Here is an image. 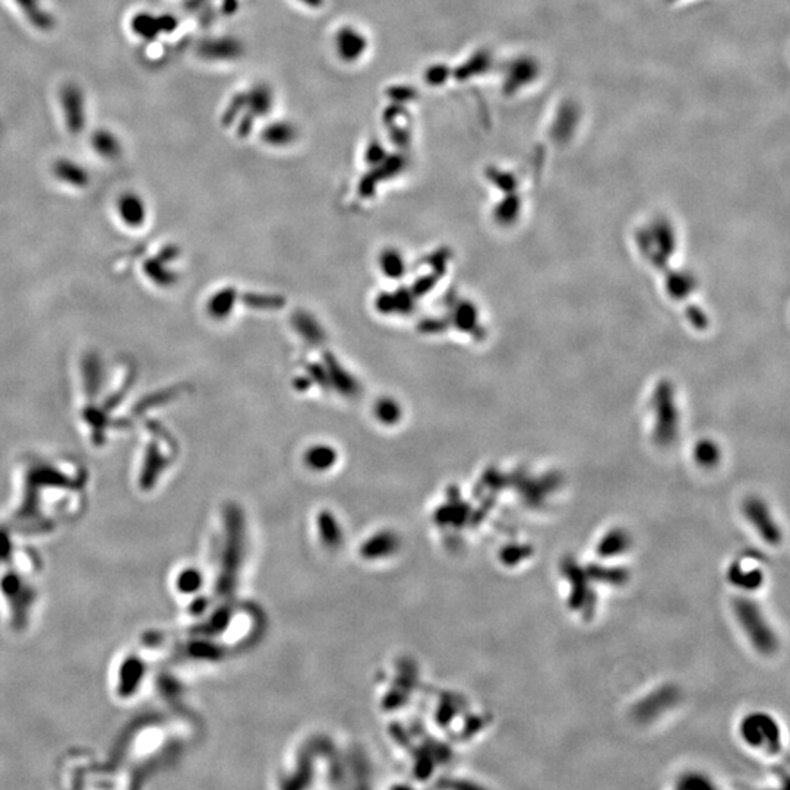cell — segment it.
Wrapping results in <instances>:
<instances>
[{"mask_svg": "<svg viewBox=\"0 0 790 790\" xmlns=\"http://www.w3.org/2000/svg\"><path fill=\"white\" fill-rule=\"evenodd\" d=\"M746 514H748V520L749 523L754 525V528L757 530L758 535L770 543H777L780 542V528L777 525V523L772 518V516L762 508L758 505H749L746 508Z\"/></svg>", "mask_w": 790, "mask_h": 790, "instance_id": "cell-3", "label": "cell"}, {"mask_svg": "<svg viewBox=\"0 0 790 790\" xmlns=\"http://www.w3.org/2000/svg\"><path fill=\"white\" fill-rule=\"evenodd\" d=\"M119 211H121V217L125 219V221L128 224H141L144 221V207L141 204V201L138 200L135 196H122V200L119 201Z\"/></svg>", "mask_w": 790, "mask_h": 790, "instance_id": "cell-4", "label": "cell"}, {"mask_svg": "<svg viewBox=\"0 0 790 790\" xmlns=\"http://www.w3.org/2000/svg\"><path fill=\"white\" fill-rule=\"evenodd\" d=\"M739 734L746 745L768 754L780 750V726L768 715L753 713L746 716L739 727Z\"/></svg>", "mask_w": 790, "mask_h": 790, "instance_id": "cell-2", "label": "cell"}, {"mask_svg": "<svg viewBox=\"0 0 790 790\" xmlns=\"http://www.w3.org/2000/svg\"><path fill=\"white\" fill-rule=\"evenodd\" d=\"M736 618L748 640L762 655H770L776 651L777 638L774 631L770 626L768 621L764 618L761 609L750 600L736 602Z\"/></svg>", "mask_w": 790, "mask_h": 790, "instance_id": "cell-1", "label": "cell"}]
</instances>
